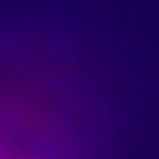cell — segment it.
<instances>
[{"instance_id":"obj_1","label":"cell","mask_w":159,"mask_h":159,"mask_svg":"<svg viewBox=\"0 0 159 159\" xmlns=\"http://www.w3.org/2000/svg\"><path fill=\"white\" fill-rule=\"evenodd\" d=\"M0 159H81L65 102L44 65L0 50Z\"/></svg>"}]
</instances>
